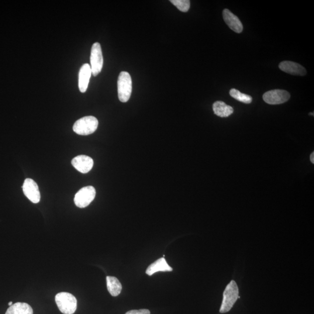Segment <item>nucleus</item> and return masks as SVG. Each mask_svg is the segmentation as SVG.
<instances>
[{
	"mask_svg": "<svg viewBox=\"0 0 314 314\" xmlns=\"http://www.w3.org/2000/svg\"><path fill=\"white\" fill-rule=\"evenodd\" d=\"M239 297V288L234 281H231L223 293V301L220 309V313L229 312Z\"/></svg>",
	"mask_w": 314,
	"mask_h": 314,
	"instance_id": "f257e3e1",
	"label": "nucleus"
},
{
	"mask_svg": "<svg viewBox=\"0 0 314 314\" xmlns=\"http://www.w3.org/2000/svg\"><path fill=\"white\" fill-rule=\"evenodd\" d=\"M99 121L95 116H87L79 119L74 123V132L79 135H89L98 129Z\"/></svg>",
	"mask_w": 314,
	"mask_h": 314,
	"instance_id": "f03ea898",
	"label": "nucleus"
},
{
	"mask_svg": "<svg viewBox=\"0 0 314 314\" xmlns=\"http://www.w3.org/2000/svg\"><path fill=\"white\" fill-rule=\"evenodd\" d=\"M56 302L60 312L64 314H73L77 309V300L74 295L67 292L58 293Z\"/></svg>",
	"mask_w": 314,
	"mask_h": 314,
	"instance_id": "7ed1b4c3",
	"label": "nucleus"
},
{
	"mask_svg": "<svg viewBox=\"0 0 314 314\" xmlns=\"http://www.w3.org/2000/svg\"><path fill=\"white\" fill-rule=\"evenodd\" d=\"M132 92V81L127 72H120L118 79V94L120 102L126 103L130 98Z\"/></svg>",
	"mask_w": 314,
	"mask_h": 314,
	"instance_id": "20e7f679",
	"label": "nucleus"
},
{
	"mask_svg": "<svg viewBox=\"0 0 314 314\" xmlns=\"http://www.w3.org/2000/svg\"><path fill=\"white\" fill-rule=\"evenodd\" d=\"M96 195V189L92 186L82 188L75 195L74 202L79 208H85L94 200Z\"/></svg>",
	"mask_w": 314,
	"mask_h": 314,
	"instance_id": "39448f33",
	"label": "nucleus"
},
{
	"mask_svg": "<svg viewBox=\"0 0 314 314\" xmlns=\"http://www.w3.org/2000/svg\"><path fill=\"white\" fill-rule=\"evenodd\" d=\"M103 61L101 45L99 43H95L92 46L91 55V67L92 75L94 77H96L101 72Z\"/></svg>",
	"mask_w": 314,
	"mask_h": 314,
	"instance_id": "423d86ee",
	"label": "nucleus"
},
{
	"mask_svg": "<svg viewBox=\"0 0 314 314\" xmlns=\"http://www.w3.org/2000/svg\"><path fill=\"white\" fill-rule=\"evenodd\" d=\"M290 98L291 95L284 90H272L263 95L264 101L270 105H281L287 102Z\"/></svg>",
	"mask_w": 314,
	"mask_h": 314,
	"instance_id": "0eeeda50",
	"label": "nucleus"
},
{
	"mask_svg": "<svg viewBox=\"0 0 314 314\" xmlns=\"http://www.w3.org/2000/svg\"><path fill=\"white\" fill-rule=\"evenodd\" d=\"M23 192L27 198L33 203L37 204L40 201V193L39 186L32 179H25L22 186Z\"/></svg>",
	"mask_w": 314,
	"mask_h": 314,
	"instance_id": "6e6552de",
	"label": "nucleus"
},
{
	"mask_svg": "<svg viewBox=\"0 0 314 314\" xmlns=\"http://www.w3.org/2000/svg\"><path fill=\"white\" fill-rule=\"evenodd\" d=\"M72 164L79 172L82 174H87L91 171L94 161L91 157L81 155L75 157L72 161Z\"/></svg>",
	"mask_w": 314,
	"mask_h": 314,
	"instance_id": "1a4fd4ad",
	"label": "nucleus"
},
{
	"mask_svg": "<svg viewBox=\"0 0 314 314\" xmlns=\"http://www.w3.org/2000/svg\"><path fill=\"white\" fill-rule=\"evenodd\" d=\"M223 18L227 25L234 32L240 33L243 32V26L239 18L229 11L225 9L223 11Z\"/></svg>",
	"mask_w": 314,
	"mask_h": 314,
	"instance_id": "9d476101",
	"label": "nucleus"
},
{
	"mask_svg": "<svg viewBox=\"0 0 314 314\" xmlns=\"http://www.w3.org/2000/svg\"><path fill=\"white\" fill-rule=\"evenodd\" d=\"M279 69L286 73L296 76H305L307 71L301 65L292 61H283L279 65Z\"/></svg>",
	"mask_w": 314,
	"mask_h": 314,
	"instance_id": "9b49d317",
	"label": "nucleus"
},
{
	"mask_svg": "<svg viewBox=\"0 0 314 314\" xmlns=\"http://www.w3.org/2000/svg\"><path fill=\"white\" fill-rule=\"evenodd\" d=\"M92 74L91 65L88 64L83 65L79 74V89L81 93H85L87 91Z\"/></svg>",
	"mask_w": 314,
	"mask_h": 314,
	"instance_id": "f8f14e48",
	"label": "nucleus"
},
{
	"mask_svg": "<svg viewBox=\"0 0 314 314\" xmlns=\"http://www.w3.org/2000/svg\"><path fill=\"white\" fill-rule=\"evenodd\" d=\"M172 268L168 264L167 261L163 257L155 261L148 267L146 273L149 276L153 275L158 272H171Z\"/></svg>",
	"mask_w": 314,
	"mask_h": 314,
	"instance_id": "ddd939ff",
	"label": "nucleus"
},
{
	"mask_svg": "<svg viewBox=\"0 0 314 314\" xmlns=\"http://www.w3.org/2000/svg\"><path fill=\"white\" fill-rule=\"evenodd\" d=\"M213 111L216 115L226 118L232 115L234 110L232 106L227 105L223 102L217 101L213 103Z\"/></svg>",
	"mask_w": 314,
	"mask_h": 314,
	"instance_id": "4468645a",
	"label": "nucleus"
},
{
	"mask_svg": "<svg viewBox=\"0 0 314 314\" xmlns=\"http://www.w3.org/2000/svg\"><path fill=\"white\" fill-rule=\"evenodd\" d=\"M33 309L28 304L16 303L10 306L5 314H33Z\"/></svg>",
	"mask_w": 314,
	"mask_h": 314,
	"instance_id": "2eb2a0df",
	"label": "nucleus"
},
{
	"mask_svg": "<svg viewBox=\"0 0 314 314\" xmlns=\"http://www.w3.org/2000/svg\"><path fill=\"white\" fill-rule=\"evenodd\" d=\"M106 286L109 293L113 297L118 296L122 291V285L118 279L113 277H106Z\"/></svg>",
	"mask_w": 314,
	"mask_h": 314,
	"instance_id": "dca6fc26",
	"label": "nucleus"
},
{
	"mask_svg": "<svg viewBox=\"0 0 314 314\" xmlns=\"http://www.w3.org/2000/svg\"><path fill=\"white\" fill-rule=\"evenodd\" d=\"M229 94L232 98L241 103L250 104L253 101L251 96L244 94L235 89H231Z\"/></svg>",
	"mask_w": 314,
	"mask_h": 314,
	"instance_id": "f3484780",
	"label": "nucleus"
},
{
	"mask_svg": "<svg viewBox=\"0 0 314 314\" xmlns=\"http://www.w3.org/2000/svg\"><path fill=\"white\" fill-rule=\"evenodd\" d=\"M171 2L177 8L183 12H188L191 6V1L189 0H171Z\"/></svg>",
	"mask_w": 314,
	"mask_h": 314,
	"instance_id": "a211bd4d",
	"label": "nucleus"
},
{
	"mask_svg": "<svg viewBox=\"0 0 314 314\" xmlns=\"http://www.w3.org/2000/svg\"><path fill=\"white\" fill-rule=\"evenodd\" d=\"M125 314H150V312L147 309L134 310L129 311V312H127Z\"/></svg>",
	"mask_w": 314,
	"mask_h": 314,
	"instance_id": "6ab92c4d",
	"label": "nucleus"
},
{
	"mask_svg": "<svg viewBox=\"0 0 314 314\" xmlns=\"http://www.w3.org/2000/svg\"><path fill=\"white\" fill-rule=\"evenodd\" d=\"M310 160H311V162H312V163L313 164H314V152H313V153L312 154H311Z\"/></svg>",
	"mask_w": 314,
	"mask_h": 314,
	"instance_id": "aec40b11",
	"label": "nucleus"
},
{
	"mask_svg": "<svg viewBox=\"0 0 314 314\" xmlns=\"http://www.w3.org/2000/svg\"><path fill=\"white\" fill-rule=\"evenodd\" d=\"M12 305H13V303H12V302H10L8 303V306H9V307H10V306H11Z\"/></svg>",
	"mask_w": 314,
	"mask_h": 314,
	"instance_id": "412c9836",
	"label": "nucleus"
},
{
	"mask_svg": "<svg viewBox=\"0 0 314 314\" xmlns=\"http://www.w3.org/2000/svg\"><path fill=\"white\" fill-rule=\"evenodd\" d=\"M309 115L314 116V113H310Z\"/></svg>",
	"mask_w": 314,
	"mask_h": 314,
	"instance_id": "4be33fe9",
	"label": "nucleus"
}]
</instances>
